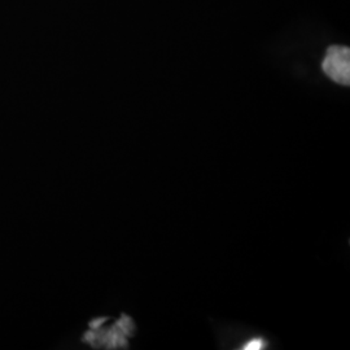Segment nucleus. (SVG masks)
<instances>
[{"label":"nucleus","instance_id":"nucleus-1","mask_svg":"<svg viewBox=\"0 0 350 350\" xmlns=\"http://www.w3.org/2000/svg\"><path fill=\"white\" fill-rule=\"evenodd\" d=\"M322 69L327 77L342 86L350 83V50L345 46H331L327 50Z\"/></svg>","mask_w":350,"mask_h":350},{"label":"nucleus","instance_id":"nucleus-2","mask_svg":"<svg viewBox=\"0 0 350 350\" xmlns=\"http://www.w3.org/2000/svg\"><path fill=\"white\" fill-rule=\"evenodd\" d=\"M266 348V341L261 338H254L250 340L244 347V350H261Z\"/></svg>","mask_w":350,"mask_h":350}]
</instances>
